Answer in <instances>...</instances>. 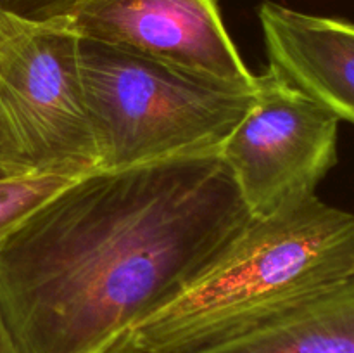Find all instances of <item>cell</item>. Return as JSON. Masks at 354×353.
<instances>
[{
	"mask_svg": "<svg viewBox=\"0 0 354 353\" xmlns=\"http://www.w3.org/2000/svg\"><path fill=\"white\" fill-rule=\"evenodd\" d=\"M251 221L218 152L97 170L0 246V318L17 353H109Z\"/></svg>",
	"mask_w": 354,
	"mask_h": 353,
	"instance_id": "1",
	"label": "cell"
},
{
	"mask_svg": "<svg viewBox=\"0 0 354 353\" xmlns=\"http://www.w3.org/2000/svg\"><path fill=\"white\" fill-rule=\"evenodd\" d=\"M354 275V213L311 196L252 218L230 249L109 353H199L273 324Z\"/></svg>",
	"mask_w": 354,
	"mask_h": 353,
	"instance_id": "2",
	"label": "cell"
},
{
	"mask_svg": "<svg viewBox=\"0 0 354 353\" xmlns=\"http://www.w3.org/2000/svg\"><path fill=\"white\" fill-rule=\"evenodd\" d=\"M78 62L100 170L220 152L256 89L80 38Z\"/></svg>",
	"mask_w": 354,
	"mask_h": 353,
	"instance_id": "3",
	"label": "cell"
},
{
	"mask_svg": "<svg viewBox=\"0 0 354 353\" xmlns=\"http://www.w3.org/2000/svg\"><path fill=\"white\" fill-rule=\"evenodd\" d=\"M66 16L0 14V176L80 179L100 154Z\"/></svg>",
	"mask_w": 354,
	"mask_h": 353,
	"instance_id": "4",
	"label": "cell"
},
{
	"mask_svg": "<svg viewBox=\"0 0 354 353\" xmlns=\"http://www.w3.org/2000/svg\"><path fill=\"white\" fill-rule=\"evenodd\" d=\"M341 121L273 68L256 75V100L220 149L252 218L317 196L337 165Z\"/></svg>",
	"mask_w": 354,
	"mask_h": 353,
	"instance_id": "5",
	"label": "cell"
},
{
	"mask_svg": "<svg viewBox=\"0 0 354 353\" xmlns=\"http://www.w3.org/2000/svg\"><path fill=\"white\" fill-rule=\"evenodd\" d=\"M66 19L80 38L256 89L218 0H73Z\"/></svg>",
	"mask_w": 354,
	"mask_h": 353,
	"instance_id": "6",
	"label": "cell"
},
{
	"mask_svg": "<svg viewBox=\"0 0 354 353\" xmlns=\"http://www.w3.org/2000/svg\"><path fill=\"white\" fill-rule=\"evenodd\" d=\"M268 66L354 125V23L265 2L258 10Z\"/></svg>",
	"mask_w": 354,
	"mask_h": 353,
	"instance_id": "7",
	"label": "cell"
},
{
	"mask_svg": "<svg viewBox=\"0 0 354 353\" xmlns=\"http://www.w3.org/2000/svg\"><path fill=\"white\" fill-rule=\"evenodd\" d=\"M199 353H354V275L273 324Z\"/></svg>",
	"mask_w": 354,
	"mask_h": 353,
	"instance_id": "8",
	"label": "cell"
},
{
	"mask_svg": "<svg viewBox=\"0 0 354 353\" xmlns=\"http://www.w3.org/2000/svg\"><path fill=\"white\" fill-rule=\"evenodd\" d=\"M71 182L73 179L50 175L0 179V246L35 210Z\"/></svg>",
	"mask_w": 354,
	"mask_h": 353,
	"instance_id": "9",
	"label": "cell"
},
{
	"mask_svg": "<svg viewBox=\"0 0 354 353\" xmlns=\"http://www.w3.org/2000/svg\"><path fill=\"white\" fill-rule=\"evenodd\" d=\"M73 0H0V14L14 12L31 19L68 16Z\"/></svg>",
	"mask_w": 354,
	"mask_h": 353,
	"instance_id": "10",
	"label": "cell"
},
{
	"mask_svg": "<svg viewBox=\"0 0 354 353\" xmlns=\"http://www.w3.org/2000/svg\"><path fill=\"white\" fill-rule=\"evenodd\" d=\"M0 353H17L16 346H14L12 339H10L9 332H7L6 325H3L2 318H0Z\"/></svg>",
	"mask_w": 354,
	"mask_h": 353,
	"instance_id": "11",
	"label": "cell"
},
{
	"mask_svg": "<svg viewBox=\"0 0 354 353\" xmlns=\"http://www.w3.org/2000/svg\"><path fill=\"white\" fill-rule=\"evenodd\" d=\"M0 179H3V176H0Z\"/></svg>",
	"mask_w": 354,
	"mask_h": 353,
	"instance_id": "12",
	"label": "cell"
}]
</instances>
